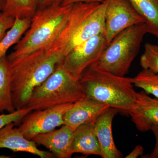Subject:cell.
<instances>
[{"mask_svg":"<svg viewBox=\"0 0 158 158\" xmlns=\"http://www.w3.org/2000/svg\"><path fill=\"white\" fill-rule=\"evenodd\" d=\"M63 57L48 47L9 62L11 95L15 110L23 109L33 90L52 74Z\"/></svg>","mask_w":158,"mask_h":158,"instance_id":"cell-1","label":"cell"},{"mask_svg":"<svg viewBox=\"0 0 158 158\" xmlns=\"http://www.w3.org/2000/svg\"><path fill=\"white\" fill-rule=\"evenodd\" d=\"M108 0L102 2H80L73 5L65 25L49 46L63 58L77 45L104 33Z\"/></svg>","mask_w":158,"mask_h":158,"instance_id":"cell-2","label":"cell"},{"mask_svg":"<svg viewBox=\"0 0 158 158\" xmlns=\"http://www.w3.org/2000/svg\"><path fill=\"white\" fill-rule=\"evenodd\" d=\"M80 82L85 96L129 114L137 92L132 78L115 75L92 64L82 74Z\"/></svg>","mask_w":158,"mask_h":158,"instance_id":"cell-3","label":"cell"},{"mask_svg":"<svg viewBox=\"0 0 158 158\" xmlns=\"http://www.w3.org/2000/svg\"><path fill=\"white\" fill-rule=\"evenodd\" d=\"M72 6L61 5L37 9L28 29L7 56L9 62L49 46L63 29Z\"/></svg>","mask_w":158,"mask_h":158,"instance_id":"cell-4","label":"cell"},{"mask_svg":"<svg viewBox=\"0 0 158 158\" xmlns=\"http://www.w3.org/2000/svg\"><path fill=\"white\" fill-rule=\"evenodd\" d=\"M85 96L80 80L74 77L60 65L43 83L35 88L23 108L31 111L45 110L73 103Z\"/></svg>","mask_w":158,"mask_h":158,"instance_id":"cell-5","label":"cell"},{"mask_svg":"<svg viewBox=\"0 0 158 158\" xmlns=\"http://www.w3.org/2000/svg\"><path fill=\"white\" fill-rule=\"evenodd\" d=\"M149 31L145 23L125 29L113 38L93 64L113 75L125 77L128 73Z\"/></svg>","mask_w":158,"mask_h":158,"instance_id":"cell-6","label":"cell"},{"mask_svg":"<svg viewBox=\"0 0 158 158\" xmlns=\"http://www.w3.org/2000/svg\"><path fill=\"white\" fill-rule=\"evenodd\" d=\"M104 33L74 48L64 57L61 66L74 77L80 80L85 71L98 60L107 45Z\"/></svg>","mask_w":158,"mask_h":158,"instance_id":"cell-7","label":"cell"},{"mask_svg":"<svg viewBox=\"0 0 158 158\" xmlns=\"http://www.w3.org/2000/svg\"><path fill=\"white\" fill-rule=\"evenodd\" d=\"M73 103L59 105L45 110H36L23 118L18 128L28 140L39 134L49 132L64 125L63 116Z\"/></svg>","mask_w":158,"mask_h":158,"instance_id":"cell-8","label":"cell"},{"mask_svg":"<svg viewBox=\"0 0 158 158\" xmlns=\"http://www.w3.org/2000/svg\"><path fill=\"white\" fill-rule=\"evenodd\" d=\"M142 23H145V20L128 0H108L104 33L107 44L122 31Z\"/></svg>","mask_w":158,"mask_h":158,"instance_id":"cell-9","label":"cell"},{"mask_svg":"<svg viewBox=\"0 0 158 158\" xmlns=\"http://www.w3.org/2000/svg\"><path fill=\"white\" fill-rule=\"evenodd\" d=\"M110 106L85 96L73 103L64 114V125L74 130L81 125L93 124Z\"/></svg>","mask_w":158,"mask_h":158,"instance_id":"cell-10","label":"cell"},{"mask_svg":"<svg viewBox=\"0 0 158 158\" xmlns=\"http://www.w3.org/2000/svg\"><path fill=\"white\" fill-rule=\"evenodd\" d=\"M15 123H11L0 130V148H8L14 152H26L37 156L41 158H53L52 153L40 150L37 144L25 138ZM9 156H0V158H9Z\"/></svg>","mask_w":158,"mask_h":158,"instance_id":"cell-11","label":"cell"},{"mask_svg":"<svg viewBox=\"0 0 158 158\" xmlns=\"http://www.w3.org/2000/svg\"><path fill=\"white\" fill-rule=\"evenodd\" d=\"M118 113L116 109L109 107L99 116L94 124L100 147L102 158H121L123 156L114 143L112 132L113 119Z\"/></svg>","mask_w":158,"mask_h":158,"instance_id":"cell-12","label":"cell"},{"mask_svg":"<svg viewBox=\"0 0 158 158\" xmlns=\"http://www.w3.org/2000/svg\"><path fill=\"white\" fill-rule=\"evenodd\" d=\"M129 115L140 131H150L152 125L158 126V99L150 97L144 91L137 93Z\"/></svg>","mask_w":158,"mask_h":158,"instance_id":"cell-13","label":"cell"},{"mask_svg":"<svg viewBox=\"0 0 158 158\" xmlns=\"http://www.w3.org/2000/svg\"><path fill=\"white\" fill-rule=\"evenodd\" d=\"M74 131L63 125L59 129L37 135L32 140L47 148L57 158H69L73 155L71 145Z\"/></svg>","mask_w":158,"mask_h":158,"instance_id":"cell-14","label":"cell"},{"mask_svg":"<svg viewBox=\"0 0 158 158\" xmlns=\"http://www.w3.org/2000/svg\"><path fill=\"white\" fill-rule=\"evenodd\" d=\"M71 151L73 154L77 153L87 156H101L99 143L93 124L81 125L75 130Z\"/></svg>","mask_w":158,"mask_h":158,"instance_id":"cell-15","label":"cell"},{"mask_svg":"<svg viewBox=\"0 0 158 158\" xmlns=\"http://www.w3.org/2000/svg\"><path fill=\"white\" fill-rule=\"evenodd\" d=\"M16 110L11 95L9 62L6 56L0 59V113Z\"/></svg>","mask_w":158,"mask_h":158,"instance_id":"cell-16","label":"cell"},{"mask_svg":"<svg viewBox=\"0 0 158 158\" xmlns=\"http://www.w3.org/2000/svg\"><path fill=\"white\" fill-rule=\"evenodd\" d=\"M145 20L149 34L158 39V0H128Z\"/></svg>","mask_w":158,"mask_h":158,"instance_id":"cell-17","label":"cell"},{"mask_svg":"<svg viewBox=\"0 0 158 158\" xmlns=\"http://www.w3.org/2000/svg\"><path fill=\"white\" fill-rule=\"evenodd\" d=\"M31 18H15L14 24L0 40V59L6 56L9 48L19 41L28 29Z\"/></svg>","mask_w":158,"mask_h":158,"instance_id":"cell-18","label":"cell"},{"mask_svg":"<svg viewBox=\"0 0 158 158\" xmlns=\"http://www.w3.org/2000/svg\"><path fill=\"white\" fill-rule=\"evenodd\" d=\"M38 9L36 0H6L3 13L15 18H31Z\"/></svg>","mask_w":158,"mask_h":158,"instance_id":"cell-19","label":"cell"},{"mask_svg":"<svg viewBox=\"0 0 158 158\" xmlns=\"http://www.w3.org/2000/svg\"><path fill=\"white\" fill-rule=\"evenodd\" d=\"M134 86L141 88L147 94H152L158 99V73L143 69L132 78Z\"/></svg>","mask_w":158,"mask_h":158,"instance_id":"cell-20","label":"cell"},{"mask_svg":"<svg viewBox=\"0 0 158 158\" xmlns=\"http://www.w3.org/2000/svg\"><path fill=\"white\" fill-rule=\"evenodd\" d=\"M140 65L144 69L158 73V45L146 43L140 59Z\"/></svg>","mask_w":158,"mask_h":158,"instance_id":"cell-21","label":"cell"},{"mask_svg":"<svg viewBox=\"0 0 158 158\" xmlns=\"http://www.w3.org/2000/svg\"><path fill=\"white\" fill-rule=\"evenodd\" d=\"M31 112L29 109L23 108L13 113L0 115V130L11 123H14L15 124L20 123L23 118Z\"/></svg>","mask_w":158,"mask_h":158,"instance_id":"cell-22","label":"cell"},{"mask_svg":"<svg viewBox=\"0 0 158 158\" xmlns=\"http://www.w3.org/2000/svg\"><path fill=\"white\" fill-rule=\"evenodd\" d=\"M15 21V18L7 15L3 12H0V40L14 24Z\"/></svg>","mask_w":158,"mask_h":158,"instance_id":"cell-23","label":"cell"},{"mask_svg":"<svg viewBox=\"0 0 158 158\" xmlns=\"http://www.w3.org/2000/svg\"><path fill=\"white\" fill-rule=\"evenodd\" d=\"M150 130L152 131L156 138V145L153 151L149 154L141 157L142 158H158V126L152 125Z\"/></svg>","mask_w":158,"mask_h":158,"instance_id":"cell-24","label":"cell"},{"mask_svg":"<svg viewBox=\"0 0 158 158\" xmlns=\"http://www.w3.org/2000/svg\"><path fill=\"white\" fill-rule=\"evenodd\" d=\"M38 9L62 5L64 0H36Z\"/></svg>","mask_w":158,"mask_h":158,"instance_id":"cell-25","label":"cell"},{"mask_svg":"<svg viewBox=\"0 0 158 158\" xmlns=\"http://www.w3.org/2000/svg\"><path fill=\"white\" fill-rule=\"evenodd\" d=\"M144 148L141 145H137L132 151L129 154L126 158H137L141 156H142L144 153Z\"/></svg>","mask_w":158,"mask_h":158,"instance_id":"cell-26","label":"cell"},{"mask_svg":"<svg viewBox=\"0 0 158 158\" xmlns=\"http://www.w3.org/2000/svg\"><path fill=\"white\" fill-rule=\"evenodd\" d=\"M104 0H64L62 5H73L75 3L80 2H102Z\"/></svg>","mask_w":158,"mask_h":158,"instance_id":"cell-27","label":"cell"},{"mask_svg":"<svg viewBox=\"0 0 158 158\" xmlns=\"http://www.w3.org/2000/svg\"><path fill=\"white\" fill-rule=\"evenodd\" d=\"M6 4V0H0V12H2L4 9Z\"/></svg>","mask_w":158,"mask_h":158,"instance_id":"cell-28","label":"cell"}]
</instances>
